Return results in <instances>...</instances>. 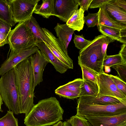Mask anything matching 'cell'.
<instances>
[{"instance_id":"25","label":"cell","mask_w":126,"mask_h":126,"mask_svg":"<svg viewBox=\"0 0 126 126\" xmlns=\"http://www.w3.org/2000/svg\"><path fill=\"white\" fill-rule=\"evenodd\" d=\"M83 82L81 78H77L69 82L66 84L58 87V89H65L74 92L79 95L80 92V88Z\"/></svg>"},{"instance_id":"35","label":"cell","mask_w":126,"mask_h":126,"mask_svg":"<svg viewBox=\"0 0 126 126\" xmlns=\"http://www.w3.org/2000/svg\"><path fill=\"white\" fill-rule=\"evenodd\" d=\"M12 26L7 22L0 18V32L9 36Z\"/></svg>"},{"instance_id":"40","label":"cell","mask_w":126,"mask_h":126,"mask_svg":"<svg viewBox=\"0 0 126 126\" xmlns=\"http://www.w3.org/2000/svg\"><path fill=\"white\" fill-rule=\"evenodd\" d=\"M9 44L8 35L0 32V47Z\"/></svg>"},{"instance_id":"16","label":"cell","mask_w":126,"mask_h":126,"mask_svg":"<svg viewBox=\"0 0 126 126\" xmlns=\"http://www.w3.org/2000/svg\"><path fill=\"white\" fill-rule=\"evenodd\" d=\"M58 38L67 52L69 44L72 38L74 31L69 27L66 24L57 23L54 28Z\"/></svg>"},{"instance_id":"32","label":"cell","mask_w":126,"mask_h":126,"mask_svg":"<svg viewBox=\"0 0 126 126\" xmlns=\"http://www.w3.org/2000/svg\"><path fill=\"white\" fill-rule=\"evenodd\" d=\"M55 93L59 96L67 99H74L79 97L78 94L67 89H57L55 91Z\"/></svg>"},{"instance_id":"20","label":"cell","mask_w":126,"mask_h":126,"mask_svg":"<svg viewBox=\"0 0 126 126\" xmlns=\"http://www.w3.org/2000/svg\"><path fill=\"white\" fill-rule=\"evenodd\" d=\"M98 30L102 34L116 40L123 44H126V40L123 37L122 33L126 30L121 31L115 28L106 26L101 24L97 25Z\"/></svg>"},{"instance_id":"6","label":"cell","mask_w":126,"mask_h":126,"mask_svg":"<svg viewBox=\"0 0 126 126\" xmlns=\"http://www.w3.org/2000/svg\"><path fill=\"white\" fill-rule=\"evenodd\" d=\"M76 114L83 117L111 116L126 113V105L121 102L106 105L77 103Z\"/></svg>"},{"instance_id":"34","label":"cell","mask_w":126,"mask_h":126,"mask_svg":"<svg viewBox=\"0 0 126 126\" xmlns=\"http://www.w3.org/2000/svg\"><path fill=\"white\" fill-rule=\"evenodd\" d=\"M112 67L117 72L119 78L126 83V63H123Z\"/></svg>"},{"instance_id":"31","label":"cell","mask_w":126,"mask_h":126,"mask_svg":"<svg viewBox=\"0 0 126 126\" xmlns=\"http://www.w3.org/2000/svg\"><path fill=\"white\" fill-rule=\"evenodd\" d=\"M73 41L75 47L80 50L84 48L91 41L85 39L83 34L81 35L75 34Z\"/></svg>"},{"instance_id":"24","label":"cell","mask_w":126,"mask_h":126,"mask_svg":"<svg viewBox=\"0 0 126 126\" xmlns=\"http://www.w3.org/2000/svg\"><path fill=\"white\" fill-rule=\"evenodd\" d=\"M53 0H43L41 4H37L33 13L48 18L52 16Z\"/></svg>"},{"instance_id":"36","label":"cell","mask_w":126,"mask_h":126,"mask_svg":"<svg viewBox=\"0 0 126 126\" xmlns=\"http://www.w3.org/2000/svg\"><path fill=\"white\" fill-rule=\"evenodd\" d=\"M114 40L107 37H106L101 45L102 52L104 58L107 55V49L109 44L114 41Z\"/></svg>"},{"instance_id":"39","label":"cell","mask_w":126,"mask_h":126,"mask_svg":"<svg viewBox=\"0 0 126 126\" xmlns=\"http://www.w3.org/2000/svg\"><path fill=\"white\" fill-rule=\"evenodd\" d=\"M80 8L85 12L88 11L90 4L92 0H76Z\"/></svg>"},{"instance_id":"21","label":"cell","mask_w":126,"mask_h":126,"mask_svg":"<svg viewBox=\"0 0 126 126\" xmlns=\"http://www.w3.org/2000/svg\"><path fill=\"white\" fill-rule=\"evenodd\" d=\"M25 22L26 25L30 29L36 43L43 42L45 39V34L42 28L40 27L35 18L32 16Z\"/></svg>"},{"instance_id":"3","label":"cell","mask_w":126,"mask_h":126,"mask_svg":"<svg viewBox=\"0 0 126 126\" xmlns=\"http://www.w3.org/2000/svg\"><path fill=\"white\" fill-rule=\"evenodd\" d=\"M106 37L102 34L95 37L86 46L79 51L78 61L80 66L89 68L98 74L104 72L103 66L104 57L101 45Z\"/></svg>"},{"instance_id":"43","label":"cell","mask_w":126,"mask_h":126,"mask_svg":"<svg viewBox=\"0 0 126 126\" xmlns=\"http://www.w3.org/2000/svg\"><path fill=\"white\" fill-rule=\"evenodd\" d=\"M63 122L60 121L55 124L53 125L52 126H63Z\"/></svg>"},{"instance_id":"30","label":"cell","mask_w":126,"mask_h":126,"mask_svg":"<svg viewBox=\"0 0 126 126\" xmlns=\"http://www.w3.org/2000/svg\"><path fill=\"white\" fill-rule=\"evenodd\" d=\"M84 23L88 28L93 27L98 23V12L95 13H89L88 15L84 17Z\"/></svg>"},{"instance_id":"11","label":"cell","mask_w":126,"mask_h":126,"mask_svg":"<svg viewBox=\"0 0 126 126\" xmlns=\"http://www.w3.org/2000/svg\"><path fill=\"white\" fill-rule=\"evenodd\" d=\"M79 6L76 0H53L52 16L66 22L75 11L78 10Z\"/></svg>"},{"instance_id":"15","label":"cell","mask_w":126,"mask_h":126,"mask_svg":"<svg viewBox=\"0 0 126 126\" xmlns=\"http://www.w3.org/2000/svg\"><path fill=\"white\" fill-rule=\"evenodd\" d=\"M79 97L77 103L87 104L106 105L115 104L121 102L116 98L107 96H84Z\"/></svg>"},{"instance_id":"42","label":"cell","mask_w":126,"mask_h":126,"mask_svg":"<svg viewBox=\"0 0 126 126\" xmlns=\"http://www.w3.org/2000/svg\"><path fill=\"white\" fill-rule=\"evenodd\" d=\"M3 104V100L2 97L0 94V111L2 112L3 111L2 110L1 108V106Z\"/></svg>"},{"instance_id":"26","label":"cell","mask_w":126,"mask_h":126,"mask_svg":"<svg viewBox=\"0 0 126 126\" xmlns=\"http://www.w3.org/2000/svg\"><path fill=\"white\" fill-rule=\"evenodd\" d=\"M0 126H19L18 120L12 111H7L5 115L0 118Z\"/></svg>"},{"instance_id":"5","label":"cell","mask_w":126,"mask_h":126,"mask_svg":"<svg viewBox=\"0 0 126 126\" xmlns=\"http://www.w3.org/2000/svg\"><path fill=\"white\" fill-rule=\"evenodd\" d=\"M11 52H15L33 47L36 44L30 29L25 21L20 22L11 30L8 36Z\"/></svg>"},{"instance_id":"41","label":"cell","mask_w":126,"mask_h":126,"mask_svg":"<svg viewBox=\"0 0 126 126\" xmlns=\"http://www.w3.org/2000/svg\"><path fill=\"white\" fill-rule=\"evenodd\" d=\"M124 63H126V44H123L119 53Z\"/></svg>"},{"instance_id":"44","label":"cell","mask_w":126,"mask_h":126,"mask_svg":"<svg viewBox=\"0 0 126 126\" xmlns=\"http://www.w3.org/2000/svg\"><path fill=\"white\" fill-rule=\"evenodd\" d=\"M63 126H71L70 124L67 121H65L63 122Z\"/></svg>"},{"instance_id":"12","label":"cell","mask_w":126,"mask_h":126,"mask_svg":"<svg viewBox=\"0 0 126 126\" xmlns=\"http://www.w3.org/2000/svg\"><path fill=\"white\" fill-rule=\"evenodd\" d=\"M32 68L33 78V88L43 81V73L47 65L49 63L39 49L28 58Z\"/></svg>"},{"instance_id":"28","label":"cell","mask_w":126,"mask_h":126,"mask_svg":"<svg viewBox=\"0 0 126 126\" xmlns=\"http://www.w3.org/2000/svg\"><path fill=\"white\" fill-rule=\"evenodd\" d=\"M67 121L71 126H92L84 117L77 114L72 116Z\"/></svg>"},{"instance_id":"33","label":"cell","mask_w":126,"mask_h":126,"mask_svg":"<svg viewBox=\"0 0 126 126\" xmlns=\"http://www.w3.org/2000/svg\"><path fill=\"white\" fill-rule=\"evenodd\" d=\"M117 88L124 95H126V83L116 76L110 75Z\"/></svg>"},{"instance_id":"10","label":"cell","mask_w":126,"mask_h":126,"mask_svg":"<svg viewBox=\"0 0 126 126\" xmlns=\"http://www.w3.org/2000/svg\"><path fill=\"white\" fill-rule=\"evenodd\" d=\"M39 48L36 46L15 52H11L8 57L0 67V76H2L24 60L34 54Z\"/></svg>"},{"instance_id":"9","label":"cell","mask_w":126,"mask_h":126,"mask_svg":"<svg viewBox=\"0 0 126 126\" xmlns=\"http://www.w3.org/2000/svg\"><path fill=\"white\" fill-rule=\"evenodd\" d=\"M97 83L99 89L97 96L105 95L113 97L126 105V95L117 88L110 75L104 72L98 74Z\"/></svg>"},{"instance_id":"14","label":"cell","mask_w":126,"mask_h":126,"mask_svg":"<svg viewBox=\"0 0 126 126\" xmlns=\"http://www.w3.org/2000/svg\"><path fill=\"white\" fill-rule=\"evenodd\" d=\"M35 46L40 49L49 63H50L53 65L57 71L62 74L67 71L68 69L55 56L44 42L37 43Z\"/></svg>"},{"instance_id":"17","label":"cell","mask_w":126,"mask_h":126,"mask_svg":"<svg viewBox=\"0 0 126 126\" xmlns=\"http://www.w3.org/2000/svg\"><path fill=\"white\" fill-rule=\"evenodd\" d=\"M103 6L109 16L113 20L126 26V12L108 2Z\"/></svg>"},{"instance_id":"19","label":"cell","mask_w":126,"mask_h":126,"mask_svg":"<svg viewBox=\"0 0 126 126\" xmlns=\"http://www.w3.org/2000/svg\"><path fill=\"white\" fill-rule=\"evenodd\" d=\"M103 5L99 8L98 12V25L101 24L121 31L126 30V26L113 20L109 16Z\"/></svg>"},{"instance_id":"2","label":"cell","mask_w":126,"mask_h":126,"mask_svg":"<svg viewBox=\"0 0 126 126\" xmlns=\"http://www.w3.org/2000/svg\"><path fill=\"white\" fill-rule=\"evenodd\" d=\"M64 112L55 97L42 99L34 105L25 117L24 124L26 126L53 125L63 120Z\"/></svg>"},{"instance_id":"8","label":"cell","mask_w":126,"mask_h":126,"mask_svg":"<svg viewBox=\"0 0 126 126\" xmlns=\"http://www.w3.org/2000/svg\"><path fill=\"white\" fill-rule=\"evenodd\" d=\"M12 15L15 23L30 18L40 0H9Z\"/></svg>"},{"instance_id":"18","label":"cell","mask_w":126,"mask_h":126,"mask_svg":"<svg viewBox=\"0 0 126 126\" xmlns=\"http://www.w3.org/2000/svg\"><path fill=\"white\" fill-rule=\"evenodd\" d=\"M84 11L81 8L75 11L66 22L68 26L74 31L80 32L82 30L84 24Z\"/></svg>"},{"instance_id":"38","label":"cell","mask_w":126,"mask_h":126,"mask_svg":"<svg viewBox=\"0 0 126 126\" xmlns=\"http://www.w3.org/2000/svg\"><path fill=\"white\" fill-rule=\"evenodd\" d=\"M109 2L122 10L126 12V0H110Z\"/></svg>"},{"instance_id":"45","label":"cell","mask_w":126,"mask_h":126,"mask_svg":"<svg viewBox=\"0 0 126 126\" xmlns=\"http://www.w3.org/2000/svg\"><path fill=\"white\" fill-rule=\"evenodd\" d=\"M118 126H126V121H125L122 124Z\"/></svg>"},{"instance_id":"4","label":"cell","mask_w":126,"mask_h":126,"mask_svg":"<svg viewBox=\"0 0 126 126\" xmlns=\"http://www.w3.org/2000/svg\"><path fill=\"white\" fill-rule=\"evenodd\" d=\"M14 68L0 78V94L9 110L17 115L19 114V99Z\"/></svg>"},{"instance_id":"7","label":"cell","mask_w":126,"mask_h":126,"mask_svg":"<svg viewBox=\"0 0 126 126\" xmlns=\"http://www.w3.org/2000/svg\"><path fill=\"white\" fill-rule=\"evenodd\" d=\"M45 34V39L44 42L52 53L67 68H73V60L58 38H57L48 30L42 28Z\"/></svg>"},{"instance_id":"13","label":"cell","mask_w":126,"mask_h":126,"mask_svg":"<svg viewBox=\"0 0 126 126\" xmlns=\"http://www.w3.org/2000/svg\"><path fill=\"white\" fill-rule=\"evenodd\" d=\"M85 117L92 126H118L126 121V113L111 116Z\"/></svg>"},{"instance_id":"29","label":"cell","mask_w":126,"mask_h":126,"mask_svg":"<svg viewBox=\"0 0 126 126\" xmlns=\"http://www.w3.org/2000/svg\"><path fill=\"white\" fill-rule=\"evenodd\" d=\"M82 73V79L89 80L97 83L98 74L91 69L83 66H80Z\"/></svg>"},{"instance_id":"22","label":"cell","mask_w":126,"mask_h":126,"mask_svg":"<svg viewBox=\"0 0 126 126\" xmlns=\"http://www.w3.org/2000/svg\"><path fill=\"white\" fill-rule=\"evenodd\" d=\"M83 80V82L80 88L79 97L84 96H97L99 91L97 83L89 80Z\"/></svg>"},{"instance_id":"37","label":"cell","mask_w":126,"mask_h":126,"mask_svg":"<svg viewBox=\"0 0 126 126\" xmlns=\"http://www.w3.org/2000/svg\"><path fill=\"white\" fill-rule=\"evenodd\" d=\"M110 0H92L89 8L92 9L100 8Z\"/></svg>"},{"instance_id":"23","label":"cell","mask_w":126,"mask_h":126,"mask_svg":"<svg viewBox=\"0 0 126 126\" xmlns=\"http://www.w3.org/2000/svg\"><path fill=\"white\" fill-rule=\"evenodd\" d=\"M0 18L9 23L12 27L15 24L9 0H0Z\"/></svg>"},{"instance_id":"27","label":"cell","mask_w":126,"mask_h":126,"mask_svg":"<svg viewBox=\"0 0 126 126\" xmlns=\"http://www.w3.org/2000/svg\"><path fill=\"white\" fill-rule=\"evenodd\" d=\"M125 63L119 54L113 55H107L104 58L103 67L108 66L112 67Z\"/></svg>"},{"instance_id":"1","label":"cell","mask_w":126,"mask_h":126,"mask_svg":"<svg viewBox=\"0 0 126 126\" xmlns=\"http://www.w3.org/2000/svg\"><path fill=\"white\" fill-rule=\"evenodd\" d=\"M16 84L19 96L18 113H24L26 116L34 104L33 88L34 78L30 60L28 58L14 68Z\"/></svg>"}]
</instances>
